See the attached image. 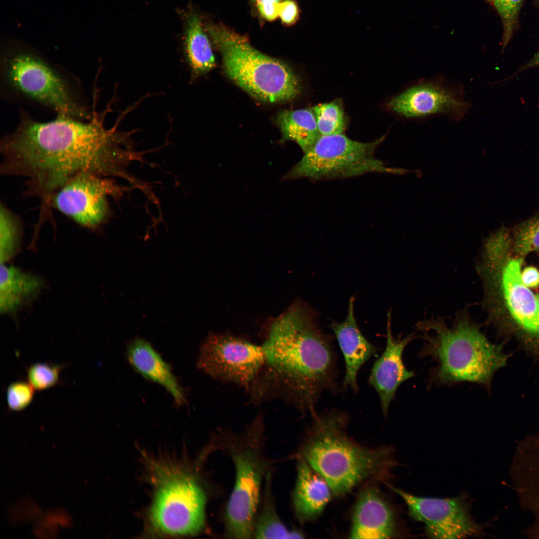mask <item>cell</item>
<instances>
[{
    "instance_id": "cell-1",
    "label": "cell",
    "mask_w": 539,
    "mask_h": 539,
    "mask_svg": "<svg viewBox=\"0 0 539 539\" xmlns=\"http://www.w3.org/2000/svg\"><path fill=\"white\" fill-rule=\"evenodd\" d=\"M93 93L92 116L82 120L63 115L42 122L20 108L14 129L0 140L1 175L25 179L23 195L40 200L39 219L51 217V199L60 187L81 173L101 177H129L124 169L139 153L133 150L129 133L104 123L109 106L97 110Z\"/></svg>"
},
{
    "instance_id": "cell-2",
    "label": "cell",
    "mask_w": 539,
    "mask_h": 539,
    "mask_svg": "<svg viewBox=\"0 0 539 539\" xmlns=\"http://www.w3.org/2000/svg\"><path fill=\"white\" fill-rule=\"evenodd\" d=\"M262 345L265 363L247 391L253 403L280 399L312 413L323 391L335 389V352L307 304L297 301L274 320Z\"/></svg>"
},
{
    "instance_id": "cell-3",
    "label": "cell",
    "mask_w": 539,
    "mask_h": 539,
    "mask_svg": "<svg viewBox=\"0 0 539 539\" xmlns=\"http://www.w3.org/2000/svg\"><path fill=\"white\" fill-rule=\"evenodd\" d=\"M524 260L514 252L511 231L503 226L484 241L474 265L482 285L486 323L504 341L515 339L539 363V306L522 281Z\"/></svg>"
},
{
    "instance_id": "cell-4",
    "label": "cell",
    "mask_w": 539,
    "mask_h": 539,
    "mask_svg": "<svg viewBox=\"0 0 539 539\" xmlns=\"http://www.w3.org/2000/svg\"><path fill=\"white\" fill-rule=\"evenodd\" d=\"M469 309L467 305L456 311L450 324L434 315L415 323V331L423 340L418 356L437 364L429 371V387L471 382L491 393L495 373L507 366L512 354L504 351L506 342H490Z\"/></svg>"
},
{
    "instance_id": "cell-5",
    "label": "cell",
    "mask_w": 539,
    "mask_h": 539,
    "mask_svg": "<svg viewBox=\"0 0 539 539\" xmlns=\"http://www.w3.org/2000/svg\"><path fill=\"white\" fill-rule=\"evenodd\" d=\"M0 94L5 101L41 108L82 120L92 106L80 80L20 40H4L0 52Z\"/></svg>"
},
{
    "instance_id": "cell-6",
    "label": "cell",
    "mask_w": 539,
    "mask_h": 539,
    "mask_svg": "<svg viewBox=\"0 0 539 539\" xmlns=\"http://www.w3.org/2000/svg\"><path fill=\"white\" fill-rule=\"evenodd\" d=\"M302 458L326 481L332 493L343 495L363 480L385 475L391 463L387 450L354 442L346 434L343 413H313Z\"/></svg>"
},
{
    "instance_id": "cell-7",
    "label": "cell",
    "mask_w": 539,
    "mask_h": 539,
    "mask_svg": "<svg viewBox=\"0 0 539 539\" xmlns=\"http://www.w3.org/2000/svg\"><path fill=\"white\" fill-rule=\"evenodd\" d=\"M145 467L152 487L146 513L151 535L192 536L205 528L207 495L197 474L183 461L148 457Z\"/></svg>"
},
{
    "instance_id": "cell-8",
    "label": "cell",
    "mask_w": 539,
    "mask_h": 539,
    "mask_svg": "<svg viewBox=\"0 0 539 539\" xmlns=\"http://www.w3.org/2000/svg\"><path fill=\"white\" fill-rule=\"evenodd\" d=\"M207 29L222 55L225 73L250 95L273 103L299 94V80L286 63L260 52L246 36L225 26L210 25Z\"/></svg>"
},
{
    "instance_id": "cell-9",
    "label": "cell",
    "mask_w": 539,
    "mask_h": 539,
    "mask_svg": "<svg viewBox=\"0 0 539 539\" xmlns=\"http://www.w3.org/2000/svg\"><path fill=\"white\" fill-rule=\"evenodd\" d=\"M264 416L258 415L231 445V456L235 468V483L226 511L227 534L232 538L253 536L260 503L265 462L260 452Z\"/></svg>"
},
{
    "instance_id": "cell-10",
    "label": "cell",
    "mask_w": 539,
    "mask_h": 539,
    "mask_svg": "<svg viewBox=\"0 0 539 539\" xmlns=\"http://www.w3.org/2000/svg\"><path fill=\"white\" fill-rule=\"evenodd\" d=\"M384 140L370 142L352 140L343 133L321 135L287 175L290 179L314 180L348 178L369 173H397L374 153Z\"/></svg>"
},
{
    "instance_id": "cell-11",
    "label": "cell",
    "mask_w": 539,
    "mask_h": 539,
    "mask_svg": "<svg viewBox=\"0 0 539 539\" xmlns=\"http://www.w3.org/2000/svg\"><path fill=\"white\" fill-rule=\"evenodd\" d=\"M387 105L391 111L410 121L445 116L459 122L471 108L463 86L441 75L412 82Z\"/></svg>"
},
{
    "instance_id": "cell-12",
    "label": "cell",
    "mask_w": 539,
    "mask_h": 539,
    "mask_svg": "<svg viewBox=\"0 0 539 539\" xmlns=\"http://www.w3.org/2000/svg\"><path fill=\"white\" fill-rule=\"evenodd\" d=\"M265 361L262 345L225 334H211L202 343L198 368L219 381L233 383L246 391Z\"/></svg>"
},
{
    "instance_id": "cell-13",
    "label": "cell",
    "mask_w": 539,
    "mask_h": 539,
    "mask_svg": "<svg viewBox=\"0 0 539 539\" xmlns=\"http://www.w3.org/2000/svg\"><path fill=\"white\" fill-rule=\"evenodd\" d=\"M124 190L110 178L81 173L56 191L51 197V206L79 225L95 229L108 217V197L117 201Z\"/></svg>"
},
{
    "instance_id": "cell-14",
    "label": "cell",
    "mask_w": 539,
    "mask_h": 539,
    "mask_svg": "<svg viewBox=\"0 0 539 539\" xmlns=\"http://www.w3.org/2000/svg\"><path fill=\"white\" fill-rule=\"evenodd\" d=\"M391 489L404 501L411 516L424 524L430 538H464L478 531L465 504L458 498L418 497Z\"/></svg>"
},
{
    "instance_id": "cell-15",
    "label": "cell",
    "mask_w": 539,
    "mask_h": 539,
    "mask_svg": "<svg viewBox=\"0 0 539 539\" xmlns=\"http://www.w3.org/2000/svg\"><path fill=\"white\" fill-rule=\"evenodd\" d=\"M386 343L384 351L374 362L368 378L369 384L376 390L379 398L384 416L388 415L390 405L394 400L398 387L405 381L415 376L413 371L406 367L403 354L406 346L418 337L416 331L404 337L395 338L391 328V311L387 318Z\"/></svg>"
},
{
    "instance_id": "cell-16",
    "label": "cell",
    "mask_w": 539,
    "mask_h": 539,
    "mask_svg": "<svg viewBox=\"0 0 539 539\" xmlns=\"http://www.w3.org/2000/svg\"><path fill=\"white\" fill-rule=\"evenodd\" d=\"M510 476L520 505L534 520L529 534L539 538V432L519 443L512 461Z\"/></svg>"
},
{
    "instance_id": "cell-17",
    "label": "cell",
    "mask_w": 539,
    "mask_h": 539,
    "mask_svg": "<svg viewBox=\"0 0 539 539\" xmlns=\"http://www.w3.org/2000/svg\"><path fill=\"white\" fill-rule=\"evenodd\" d=\"M354 296L349 299L347 313L344 321H333L330 324L344 357L345 375L344 388L356 392L358 390L357 376L362 365L377 352L361 332L354 315Z\"/></svg>"
},
{
    "instance_id": "cell-18",
    "label": "cell",
    "mask_w": 539,
    "mask_h": 539,
    "mask_svg": "<svg viewBox=\"0 0 539 539\" xmlns=\"http://www.w3.org/2000/svg\"><path fill=\"white\" fill-rule=\"evenodd\" d=\"M395 530L393 513L377 491L364 490L359 496L354 511L350 538L388 539Z\"/></svg>"
},
{
    "instance_id": "cell-19",
    "label": "cell",
    "mask_w": 539,
    "mask_h": 539,
    "mask_svg": "<svg viewBox=\"0 0 539 539\" xmlns=\"http://www.w3.org/2000/svg\"><path fill=\"white\" fill-rule=\"evenodd\" d=\"M126 355L133 368L144 378L159 384L171 395L178 406L186 399L171 368L147 341L136 338L127 345Z\"/></svg>"
},
{
    "instance_id": "cell-20",
    "label": "cell",
    "mask_w": 539,
    "mask_h": 539,
    "mask_svg": "<svg viewBox=\"0 0 539 539\" xmlns=\"http://www.w3.org/2000/svg\"><path fill=\"white\" fill-rule=\"evenodd\" d=\"M297 469L293 507L300 520L308 521L321 513L330 500L332 491L323 477L302 458Z\"/></svg>"
},
{
    "instance_id": "cell-21",
    "label": "cell",
    "mask_w": 539,
    "mask_h": 539,
    "mask_svg": "<svg viewBox=\"0 0 539 539\" xmlns=\"http://www.w3.org/2000/svg\"><path fill=\"white\" fill-rule=\"evenodd\" d=\"M44 287V280L39 276L7 264H1L0 313L4 315L15 313L35 299Z\"/></svg>"
},
{
    "instance_id": "cell-22",
    "label": "cell",
    "mask_w": 539,
    "mask_h": 539,
    "mask_svg": "<svg viewBox=\"0 0 539 539\" xmlns=\"http://www.w3.org/2000/svg\"><path fill=\"white\" fill-rule=\"evenodd\" d=\"M184 50L193 77L207 73L215 67V57L210 41L200 17L194 12L186 15Z\"/></svg>"
},
{
    "instance_id": "cell-23",
    "label": "cell",
    "mask_w": 539,
    "mask_h": 539,
    "mask_svg": "<svg viewBox=\"0 0 539 539\" xmlns=\"http://www.w3.org/2000/svg\"><path fill=\"white\" fill-rule=\"evenodd\" d=\"M276 121L282 133V141H294L304 153L320 136L311 109L282 111L277 115Z\"/></svg>"
},
{
    "instance_id": "cell-24",
    "label": "cell",
    "mask_w": 539,
    "mask_h": 539,
    "mask_svg": "<svg viewBox=\"0 0 539 539\" xmlns=\"http://www.w3.org/2000/svg\"><path fill=\"white\" fill-rule=\"evenodd\" d=\"M266 488L260 511L255 521L253 536L260 539H300L302 535L288 531L276 513L271 492V475H266Z\"/></svg>"
},
{
    "instance_id": "cell-25",
    "label": "cell",
    "mask_w": 539,
    "mask_h": 539,
    "mask_svg": "<svg viewBox=\"0 0 539 539\" xmlns=\"http://www.w3.org/2000/svg\"><path fill=\"white\" fill-rule=\"evenodd\" d=\"M22 225L18 216L6 205L0 207V264H7L19 252L22 238Z\"/></svg>"
},
{
    "instance_id": "cell-26",
    "label": "cell",
    "mask_w": 539,
    "mask_h": 539,
    "mask_svg": "<svg viewBox=\"0 0 539 539\" xmlns=\"http://www.w3.org/2000/svg\"><path fill=\"white\" fill-rule=\"evenodd\" d=\"M513 247L515 254L525 258L539 251V213L516 225L512 232Z\"/></svg>"
},
{
    "instance_id": "cell-27",
    "label": "cell",
    "mask_w": 539,
    "mask_h": 539,
    "mask_svg": "<svg viewBox=\"0 0 539 539\" xmlns=\"http://www.w3.org/2000/svg\"><path fill=\"white\" fill-rule=\"evenodd\" d=\"M312 110L315 117L320 136L342 133L345 126L343 108L334 101L314 106Z\"/></svg>"
},
{
    "instance_id": "cell-28",
    "label": "cell",
    "mask_w": 539,
    "mask_h": 539,
    "mask_svg": "<svg viewBox=\"0 0 539 539\" xmlns=\"http://www.w3.org/2000/svg\"><path fill=\"white\" fill-rule=\"evenodd\" d=\"M62 368L63 366L47 363L32 364L27 370V380L37 390L51 388L59 382L60 373Z\"/></svg>"
},
{
    "instance_id": "cell-29",
    "label": "cell",
    "mask_w": 539,
    "mask_h": 539,
    "mask_svg": "<svg viewBox=\"0 0 539 539\" xmlns=\"http://www.w3.org/2000/svg\"><path fill=\"white\" fill-rule=\"evenodd\" d=\"M524 0H493L492 3L502 19L503 25V48L508 44L516 24Z\"/></svg>"
},
{
    "instance_id": "cell-30",
    "label": "cell",
    "mask_w": 539,
    "mask_h": 539,
    "mask_svg": "<svg viewBox=\"0 0 539 539\" xmlns=\"http://www.w3.org/2000/svg\"><path fill=\"white\" fill-rule=\"evenodd\" d=\"M34 388L29 382L19 381L10 384L6 391V401L11 410L19 411L27 407L34 396Z\"/></svg>"
},
{
    "instance_id": "cell-31",
    "label": "cell",
    "mask_w": 539,
    "mask_h": 539,
    "mask_svg": "<svg viewBox=\"0 0 539 539\" xmlns=\"http://www.w3.org/2000/svg\"><path fill=\"white\" fill-rule=\"evenodd\" d=\"M299 15V8L294 0H284L279 3L278 16L284 24H294L298 19Z\"/></svg>"
},
{
    "instance_id": "cell-32",
    "label": "cell",
    "mask_w": 539,
    "mask_h": 539,
    "mask_svg": "<svg viewBox=\"0 0 539 539\" xmlns=\"http://www.w3.org/2000/svg\"><path fill=\"white\" fill-rule=\"evenodd\" d=\"M260 14L266 20H273L278 16V6L281 0H252Z\"/></svg>"
},
{
    "instance_id": "cell-33",
    "label": "cell",
    "mask_w": 539,
    "mask_h": 539,
    "mask_svg": "<svg viewBox=\"0 0 539 539\" xmlns=\"http://www.w3.org/2000/svg\"><path fill=\"white\" fill-rule=\"evenodd\" d=\"M521 278L528 287L537 288L539 286V270L536 267L528 266L521 271Z\"/></svg>"
},
{
    "instance_id": "cell-34",
    "label": "cell",
    "mask_w": 539,
    "mask_h": 539,
    "mask_svg": "<svg viewBox=\"0 0 539 539\" xmlns=\"http://www.w3.org/2000/svg\"><path fill=\"white\" fill-rule=\"evenodd\" d=\"M538 66H539V50L530 60L520 67L518 72Z\"/></svg>"
},
{
    "instance_id": "cell-35",
    "label": "cell",
    "mask_w": 539,
    "mask_h": 539,
    "mask_svg": "<svg viewBox=\"0 0 539 539\" xmlns=\"http://www.w3.org/2000/svg\"><path fill=\"white\" fill-rule=\"evenodd\" d=\"M536 299H537V302H538V305H539V293H537V294L536 295Z\"/></svg>"
},
{
    "instance_id": "cell-36",
    "label": "cell",
    "mask_w": 539,
    "mask_h": 539,
    "mask_svg": "<svg viewBox=\"0 0 539 539\" xmlns=\"http://www.w3.org/2000/svg\"><path fill=\"white\" fill-rule=\"evenodd\" d=\"M489 1L492 2L493 0H488Z\"/></svg>"
},
{
    "instance_id": "cell-37",
    "label": "cell",
    "mask_w": 539,
    "mask_h": 539,
    "mask_svg": "<svg viewBox=\"0 0 539 539\" xmlns=\"http://www.w3.org/2000/svg\"><path fill=\"white\" fill-rule=\"evenodd\" d=\"M538 253H539V251H538Z\"/></svg>"
},
{
    "instance_id": "cell-38",
    "label": "cell",
    "mask_w": 539,
    "mask_h": 539,
    "mask_svg": "<svg viewBox=\"0 0 539 539\" xmlns=\"http://www.w3.org/2000/svg\"><path fill=\"white\" fill-rule=\"evenodd\" d=\"M539 1V0H538Z\"/></svg>"
}]
</instances>
